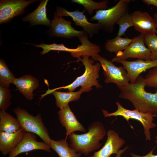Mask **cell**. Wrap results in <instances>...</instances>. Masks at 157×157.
Wrapping results in <instances>:
<instances>
[{
	"label": "cell",
	"instance_id": "obj_1",
	"mask_svg": "<svg viewBox=\"0 0 157 157\" xmlns=\"http://www.w3.org/2000/svg\"><path fill=\"white\" fill-rule=\"evenodd\" d=\"M144 78L140 75L135 82L119 88V97L130 101L140 112L157 114V90L154 93L146 91Z\"/></svg>",
	"mask_w": 157,
	"mask_h": 157
},
{
	"label": "cell",
	"instance_id": "obj_2",
	"mask_svg": "<svg viewBox=\"0 0 157 157\" xmlns=\"http://www.w3.org/2000/svg\"><path fill=\"white\" fill-rule=\"evenodd\" d=\"M88 129V132L85 133L79 134L73 133L68 136L70 147L76 152L85 155H88L99 149L102 145L100 141L107 133L103 124L99 121L91 123Z\"/></svg>",
	"mask_w": 157,
	"mask_h": 157
},
{
	"label": "cell",
	"instance_id": "obj_3",
	"mask_svg": "<svg viewBox=\"0 0 157 157\" xmlns=\"http://www.w3.org/2000/svg\"><path fill=\"white\" fill-rule=\"evenodd\" d=\"M89 56L84 55L76 61H81L85 67L84 73L78 77L71 83L65 86L56 88L55 90L60 89H67L69 92H73L77 87L81 86L80 90L83 92H88L92 89V87L95 86L98 89L102 88V86L98 81L99 77V72L101 67L100 63L97 62L94 64V60L89 58Z\"/></svg>",
	"mask_w": 157,
	"mask_h": 157
},
{
	"label": "cell",
	"instance_id": "obj_4",
	"mask_svg": "<svg viewBox=\"0 0 157 157\" xmlns=\"http://www.w3.org/2000/svg\"><path fill=\"white\" fill-rule=\"evenodd\" d=\"M13 111L19 122L21 129L24 132L34 133L38 135L43 142L50 144L51 139L42 121L40 113L33 116L26 110L19 107L15 108Z\"/></svg>",
	"mask_w": 157,
	"mask_h": 157
},
{
	"label": "cell",
	"instance_id": "obj_5",
	"mask_svg": "<svg viewBox=\"0 0 157 157\" xmlns=\"http://www.w3.org/2000/svg\"><path fill=\"white\" fill-rule=\"evenodd\" d=\"M116 104L117 108L113 112L109 113L106 110H102L104 117L120 116L123 117L127 122L131 119L138 121L143 126L146 140H150L151 135L150 130L157 126V124L153 121L154 117H157V114L144 113L135 109H127L123 107L119 101L116 102Z\"/></svg>",
	"mask_w": 157,
	"mask_h": 157
},
{
	"label": "cell",
	"instance_id": "obj_6",
	"mask_svg": "<svg viewBox=\"0 0 157 157\" xmlns=\"http://www.w3.org/2000/svg\"><path fill=\"white\" fill-rule=\"evenodd\" d=\"M131 0H120L114 6L106 9L96 11L95 15L90 19L97 21L101 29L107 32L113 31L114 27L120 17L129 12V5Z\"/></svg>",
	"mask_w": 157,
	"mask_h": 157
},
{
	"label": "cell",
	"instance_id": "obj_7",
	"mask_svg": "<svg viewBox=\"0 0 157 157\" xmlns=\"http://www.w3.org/2000/svg\"><path fill=\"white\" fill-rule=\"evenodd\" d=\"M92 58L100 63L106 77L104 81L106 83H114L119 88L129 83L128 74L123 66H117L112 61L108 60L99 54Z\"/></svg>",
	"mask_w": 157,
	"mask_h": 157
},
{
	"label": "cell",
	"instance_id": "obj_8",
	"mask_svg": "<svg viewBox=\"0 0 157 157\" xmlns=\"http://www.w3.org/2000/svg\"><path fill=\"white\" fill-rule=\"evenodd\" d=\"M144 38V34L142 33L135 37L129 45L123 51L117 53L111 61L118 63L129 58L150 60L151 52L145 45Z\"/></svg>",
	"mask_w": 157,
	"mask_h": 157
},
{
	"label": "cell",
	"instance_id": "obj_9",
	"mask_svg": "<svg viewBox=\"0 0 157 157\" xmlns=\"http://www.w3.org/2000/svg\"><path fill=\"white\" fill-rule=\"evenodd\" d=\"M85 11L84 10L82 12L78 10L74 11H69L60 7L56 8V14L59 16H69L75 22L74 24L83 28V31L89 35L90 38H91L95 35H97L101 29L100 25L98 23H93L89 22L84 13Z\"/></svg>",
	"mask_w": 157,
	"mask_h": 157
},
{
	"label": "cell",
	"instance_id": "obj_10",
	"mask_svg": "<svg viewBox=\"0 0 157 157\" xmlns=\"http://www.w3.org/2000/svg\"><path fill=\"white\" fill-rule=\"evenodd\" d=\"M36 0H1L0 1V24L8 22L24 12L28 5Z\"/></svg>",
	"mask_w": 157,
	"mask_h": 157
},
{
	"label": "cell",
	"instance_id": "obj_11",
	"mask_svg": "<svg viewBox=\"0 0 157 157\" xmlns=\"http://www.w3.org/2000/svg\"><path fill=\"white\" fill-rule=\"evenodd\" d=\"M50 27L52 37L72 39L75 37L78 38L86 33L83 30H76L72 26L71 21H67L62 17L58 16L55 12Z\"/></svg>",
	"mask_w": 157,
	"mask_h": 157
},
{
	"label": "cell",
	"instance_id": "obj_12",
	"mask_svg": "<svg viewBox=\"0 0 157 157\" xmlns=\"http://www.w3.org/2000/svg\"><path fill=\"white\" fill-rule=\"evenodd\" d=\"M51 149L50 145L44 142L37 141L35 134L31 132H24L22 139L10 153L8 157H16L21 153L35 150H44L50 152Z\"/></svg>",
	"mask_w": 157,
	"mask_h": 157
},
{
	"label": "cell",
	"instance_id": "obj_13",
	"mask_svg": "<svg viewBox=\"0 0 157 157\" xmlns=\"http://www.w3.org/2000/svg\"><path fill=\"white\" fill-rule=\"evenodd\" d=\"M107 135V140L102 147L88 157H110L112 154L119 153L120 149L125 144V140L113 130H108Z\"/></svg>",
	"mask_w": 157,
	"mask_h": 157
},
{
	"label": "cell",
	"instance_id": "obj_14",
	"mask_svg": "<svg viewBox=\"0 0 157 157\" xmlns=\"http://www.w3.org/2000/svg\"><path fill=\"white\" fill-rule=\"evenodd\" d=\"M122 64L128 74L129 83L135 82L140 74L147 70L157 67V60L138 59L133 61L126 60L118 62Z\"/></svg>",
	"mask_w": 157,
	"mask_h": 157
},
{
	"label": "cell",
	"instance_id": "obj_15",
	"mask_svg": "<svg viewBox=\"0 0 157 157\" xmlns=\"http://www.w3.org/2000/svg\"><path fill=\"white\" fill-rule=\"evenodd\" d=\"M130 14L134 28L137 31L144 34L156 32L155 20L148 12L138 10Z\"/></svg>",
	"mask_w": 157,
	"mask_h": 157
},
{
	"label": "cell",
	"instance_id": "obj_16",
	"mask_svg": "<svg viewBox=\"0 0 157 157\" xmlns=\"http://www.w3.org/2000/svg\"><path fill=\"white\" fill-rule=\"evenodd\" d=\"M58 113L60 123L66 129L65 139L75 131L86 132L85 128L77 120L69 105L60 109Z\"/></svg>",
	"mask_w": 157,
	"mask_h": 157
},
{
	"label": "cell",
	"instance_id": "obj_17",
	"mask_svg": "<svg viewBox=\"0 0 157 157\" xmlns=\"http://www.w3.org/2000/svg\"><path fill=\"white\" fill-rule=\"evenodd\" d=\"M26 99L31 101L34 98L33 91L39 85L38 79L31 74H26L15 78L12 82Z\"/></svg>",
	"mask_w": 157,
	"mask_h": 157
},
{
	"label": "cell",
	"instance_id": "obj_18",
	"mask_svg": "<svg viewBox=\"0 0 157 157\" xmlns=\"http://www.w3.org/2000/svg\"><path fill=\"white\" fill-rule=\"evenodd\" d=\"M31 44L42 49L43 50L40 52L41 55L48 53L51 51H64L70 53L73 57L78 59L86 55L88 50L87 44L84 42H82L81 45H78L77 47L75 49L68 48L63 43L58 44L53 43L51 44H46L42 43L39 45Z\"/></svg>",
	"mask_w": 157,
	"mask_h": 157
},
{
	"label": "cell",
	"instance_id": "obj_19",
	"mask_svg": "<svg viewBox=\"0 0 157 157\" xmlns=\"http://www.w3.org/2000/svg\"><path fill=\"white\" fill-rule=\"evenodd\" d=\"M24 132L20 129L13 133L0 131V151L6 156L19 144L22 139Z\"/></svg>",
	"mask_w": 157,
	"mask_h": 157
},
{
	"label": "cell",
	"instance_id": "obj_20",
	"mask_svg": "<svg viewBox=\"0 0 157 157\" xmlns=\"http://www.w3.org/2000/svg\"><path fill=\"white\" fill-rule=\"evenodd\" d=\"M48 0L41 1L39 5L33 12L24 17L22 20L29 21L33 25H44L50 27L51 21L47 17L46 6Z\"/></svg>",
	"mask_w": 157,
	"mask_h": 157
},
{
	"label": "cell",
	"instance_id": "obj_21",
	"mask_svg": "<svg viewBox=\"0 0 157 157\" xmlns=\"http://www.w3.org/2000/svg\"><path fill=\"white\" fill-rule=\"evenodd\" d=\"M83 92V91L80 90L76 92H63L49 89L46 95L52 94L55 98L57 106L60 109L69 105L68 104L70 102L78 100Z\"/></svg>",
	"mask_w": 157,
	"mask_h": 157
},
{
	"label": "cell",
	"instance_id": "obj_22",
	"mask_svg": "<svg viewBox=\"0 0 157 157\" xmlns=\"http://www.w3.org/2000/svg\"><path fill=\"white\" fill-rule=\"evenodd\" d=\"M49 145L59 157H81V154L69 147L65 139L58 140L51 139Z\"/></svg>",
	"mask_w": 157,
	"mask_h": 157
},
{
	"label": "cell",
	"instance_id": "obj_23",
	"mask_svg": "<svg viewBox=\"0 0 157 157\" xmlns=\"http://www.w3.org/2000/svg\"><path fill=\"white\" fill-rule=\"evenodd\" d=\"M21 129L19 122L6 111H0V131L8 133L15 132Z\"/></svg>",
	"mask_w": 157,
	"mask_h": 157
},
{
	"label": "cell",
	"instance_id": "obj_24",
	"mask_svg": "<svg viewBox=\"0 0 157 157\" xmlns=\"http://www.w3.org/2000/svg\"><path fill=\"white\" fill-rule=\"evenodd\" d=\"M132 41V39L117 36L113 39L106 40L105 47L107 51L117 54L125 49Z\"/></svg>",
	"mask_w": 157,
	"mask_h": 157
},
{
	"label": "cell",
	"instance_id": "obj_25",
	"mask_svg": "<svg viewBox=\"0 0 157 157\" xmlns=\"http://www.w3.org/2000/svg\"><path fill=\"white\" fill-rule=\"evenodd\" d=\"M72 3L82 5L88 14L92 15L94 10L98 11L107 9L108 1L106 0L97 2L92 0H72Z\"/></svg>",
	"mask_w": 157,
	"mask_h": 157
},
{
	"label": "cell",
	"instance_id": "obj_26",
	"mask_svg": "<svg viewBox=\"0 0 157 157\" xmlns=\"http://www.w3.org/2000/svg\"><path fill=\"white\" fill-rule=\"evenodd\" d=\"M15 77L10 70L5 61L0 59V86L9 88L10 84L12 83Z\"/></svg>",
	"mask_w": 157,
	"mask_h": 157
},
{
	"label": "cell",
	"instance_id": "obj_27",
	"mask_svg": "<svg viewBox=\"0 0 157 157\" xmlns=\"http://www.w3.org/2000/svg\"><path fill=\"white\" fill-rule=\"evenodd\" d=\"M144 42L151 52L150 60H157V35L156 33L144 34Z\"/></svg>",
	"mask_w": 157,
	"mask_h": 157
},
{
	"label": "cell",
	"instance_id": "obj_28",
	"mask_svg": "<svg viewBox=\"0 0 157 157\" xmlns=\"http://www.w3.org/2000/svg\"><path fill=\"white\" fill-rule=\"evenodd\" d=\"M119 26V30L117 36L121 37L125 34V32L129 27L133 26V24L129 12L122 15L116 23Z\"/></svg>",
	"mask_w": 157,
	"mask_h": 157
},
{
	"label": "cell",
	"instance_id": "obj_29",
	"mask_svg": "<svg viewBox=\"0 0 157 157\" xmlns=\"http://www.w3.org/2000/svg\"><path fill=\"white\" fill-rule=\"evenodd\" d=\"M11 96L9 88L0 86V109L6 111L11 104Z\"/></svg>",
	"mask_w": 157,
	"mask_h": 157
},
{
	"label": "cell",
	"instance_id": "obj_30",
	"mask_svg": "<svg viewBox=\"0 0 157 157\" xmlns=\"http://www.w3.org/2000/svg\"><path fill=\"white\" fill-rule=\"evenodd\" d=\"M143 83L145 87L153 88L157 90V67L150 69L144 78Z\"/></svg>",
	"mask_w": 157,
	"mask_h": 157
},
{
	"label": "cell",
	"instance_id": "obj_31",
	"mask_svg": "<svg viewBox=\"0 0 157 157\" xmlns=\"http://www.w3.org/2000/svg\"><path fill=\"white\" fill-rule=\"evenodd\" d=\"M155 147L147 154L141 156L135 154L133 152L130 154V155L132 157H157V155H154L153 154V151L155 148Z\"/></svg>",
	"mask_w": 157,
	"mask_h": 157
},
{
	"label": "cell",
	"instance_id": "obj_32",
	"mask_svg": "<svg viewBox=\"0 0 157 157\" xmlns=\"http://www.w3.org/2000/svg\"><path fill=\"white\" fill-rule=\"evenodd\" d=\"M142 1L148 5H153L157 7V0H142Z\"/></svg>",
	"mask_w": 157,
	"mask_h": 157
},
{
	"label": "cell",
	"instance_id": "obj_33",
	"mask_svg": "<svg viewBox=\"0 0 157 157\" xmlns=\"http://www.w3.org/2000/svg\"><path fill=\"white\" fill-rule=\"evenodd\" d=\"M128 149V146H126L123 149L120 150L119 152L117 154H116V156L114 157H121V154L124 152ZM110 157H113L111 156Z\"/></svg>",
	"mask_w": 157,
	"mask_h": 157
},
{
	"label": "cell",
	"instance_id": "obj_34",
	"mask_svg": "<svg viewBox=\"0 0 157 157\" xmlns=\"http://www.w3.org/2000/svg\"><path fill=\"white\" fill-rule=\"evenodd\" d=\"M154 18L155 21L156 28H157V12L154 14Z\"/></svg>",
	"mask_w": 157,
	"mask_h": 157
},
{
	"label": "cell",
	"instance_id": "obj_35",
	"mask_svg": "<svg viewBox=\"0 0 157 157\" xmlns=\"http://www.w3.org/2000/svg\"><path fill=\"white\" fill-rule=\"evenodd\" d=\"M154 142L156 145H157V134L155 138Z\"/></svg>",
	"mask_w": 157,
	"mask_h": 157
},
{
	"label": "cell",
	"instance_id": "obj_36",
	"mask_svg": "<svg viewBox=\"0 0 157 157\" xmlns=\"http://www.w3.org/2000/svg\"><path fill=\"white\" fill-rule=\"evenodd\" d=\"M156 34H157V31H156Z\"/></svg>",
	"mask_w": 157,
	"mask_h": 157
}]
</instances>
